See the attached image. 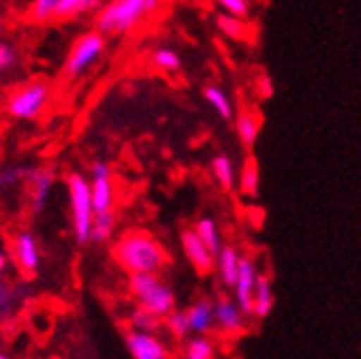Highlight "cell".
I'll use <instances>...</instances> for the list:
<instances>
[{
  "label": "cell",
  "instance_id": "cell-38",
  "mask_svg": "<svg viewBox=\"0 0 361 359\" xmlns=\"http://www.w3.org/2000/svg\"><path fill=\"white\" fill-rule=\"evenodd\" d=\"M0 359H9V357H7V355H5L3 351H0Z\"/></svg>",
  "mask_w": 361,
  "mask_h": 359
},
{
  "label": "cell",
  "instance_id": "cell-7",
  "mask_svg": "<svg viewBox=\"0 0 361 359\" xmlns=\"http://www.w3.org/2000/svg\"><path fill=\"white\" fill-rule=\"evenodd\" d=\"M125 344L133 355V359H172L170 348L155 334L131 329L125 336Z\"/></svg>",
  "mask_w": 361,
  "mask_h": 359
},
{
  "label": "cell",
  "instance_id": "cell-36",
  "mask_svg": "<svg viewBox=\"0 0 361 359\" xmlns=\"http://www.w3.org/2000/svg\"><path fill=\"white\" fill-rule=\"evenodd\" d=\"M5 267H7V256H5V252H0V274L5 272Z\"/></svg>",
  "mask_w": 361,
  "mask_h": 359
},
{
  "label": "cell",
  "instance_id": "cell-13",
  "mask_svg": "<svg viewBox=\"0 0 361 359\" xmlns=\"http://www.w3.org/2000/svg\"><path fill=\"white\" fill-rule=\"evenodd\" d=\"M188 317V325H190V334H207L213 329L215 325V317H213V301L211 299H198L196 303H192L185 310Z\"/></svg>",
  "mask_w": 361,
  "mask_h": 359
},
{
  "label": "cell",
  "instance_id": "cell-3",
  "mask_svg": "<svg viewBox=\"0 0 361 359\" xmlns=\"http://www.w3.org/2000/svg\"><path fill=\"white\" fill-rule=\"evenodd\" d=\"M129 291L138 305L159 314V317H166L176 305L174 291L166 282H161L157 274H131Z\"/></svg>",
  "mask_w": 361,
  "mask_h": 359
},
{
  "label": "cell",
  "instance_id": "cell-9",
  "mask_svg": "<svg viewBox=\"0 0 361 359\" xmlns=\"http://www.w3.org/2000/svg\"><path fill=\"white\" fill-rule=\"evenodd\" d=\"M213 317H215V325L224 331V334H241L245 329V314L241 312V308L237 305V301H233L226 295H217L213 301Z\"/></svg>",
  "mask_w": 361,
  "mask_h": 359
},
{
  "label": "cell",
  "instance_id": "cell-32",
  "mask_svg": "<svg viewBox=\"0 0 361 359\" xmlns=\"http://www.w3.org/2000/svg\"><path fill=\"white\" fill-rule=\"evenodd\" d=\"M215 3L226 11V13H231L235 18H245L247 11H250V5H247V0H215Z\"/></svg>",
  "mask_w": 361,
  "mask_h": 359
},
{
  "label": "cell",
  "instance_id": "cell-26",
  "mask_svg": "<svg viewBox=\"0 0 361 359\" xmlns=\"http://www.w3.org/2000/svg\"><path fill=\"white\" fill-rule=\"evenodd\" d=\"M164 325L168 327V331L174 336V338H188L190 336V325H188V317H185V312H180V310H172L168 312L166 317H164Z\"/></svg>",
  "mask_w": 361,
  "mask_h": 359
},
{
  "label": "cell",
  "instance_id": "cell-39",
  "mask_svg": "<svg viewBox=\"0 0 361 359\" xmlns=\"http://www.w3.org/2000/svg\"><path fill=\"white\" fill-rule=\"evenodd\" d=\"M0 30H3V20H0Z\"/></svg>",
  "mask_w": 361,
  "mask_h": 359
},
{
  "label": "cell",
  "instance_id": "cell-1",
  "mask_svg": "<svg viewBox=\"0 0 361 359\" xmlns=\"http://www.w3.org/2000/svg\"><path fill=\"white\" fill-rule=\"evenodd\" d=\"M114 258L129 274H159L168 264L164 245L142 231L123 235L114 245Z\"/></svg>",
  "mask_w": 361,
  "mask_h": 359
},
{
  "label": "cell",
  "instance_id": "cell-29",
  "mask_svg": "<svg viewBox=\"0 0 361 359\" xmlns=\"http://www.w3.org/2000/svg\"><path fill=\"white\" fill-rule=\"evenodd\" d=\"M32 170H35L32 166H13V168L3 170V172H0V190L20 183L22 178H28L32 174Z\"/></svg>",
  "mask_w": 361,
  "mask_h": 359
},
{
  "label": "cell",
  "instance_id": "cell-5",
  "mask_svg": "<svg viewBox=\"0 0 361 359\" xmlns=\"http://www.w3.org/2000/svg\"><path fill=\"white\" fill-rule=\"evenodd\" d=\"M106 52V35L99 30L82 35L65 61V75L67 78H80L84 75L90 67H93Z\"/></svg>",
  "mask_w": 361,
  "mask_h": 359
},
{
  "label": "cell",
  "instance_id": "cell-6",
  "mask_svg": "<svg viewBox=\"0 0 361 359\" xmlns=\"http://www.w3.org/2000/svg\"><path fill=\"white\" fill-rule=\"evenodd\" d=\"M50 102V84L45 82H30L24 84L20 91H16L7 104V110L16 118H37L43 114L45 106Z\"/></svg>",
  "mask_w": 361,
  "mask_h": 359
},
{
  "label": "cell",
  "instance_id": "cell-33",
  "mask_svg": "<svg viewBox=\"0 0 361 359\" xmlns=\"http://www.w3.org/2000/svg\"><path fill=\"white\" fill-rule=\"evenodd\" d=\"M18 63V52L9 43H0V71H5Z\"/></svg>",
  "mask_w": 361,
  "mask_h": 359
},
{
  "label": "cell",
  "instance_id": "cell-19",
  "mask_svg": "<svg viewBox=\"0 0 361 359\" xmlns=\"http://www.w3.org/2000/svg\"><path fill=\"white\" fill-rule=\"evenodd\" d=\"M211 172L215 176V181L219 183L221 190L226 192H231L237 183V174H235V166L231 162V157H226V155H217L213 157L211 162Z\"/></svg>",
  "mask_w": 361,
  "mask_h": 359
},
{
  "label": "cell",
  "instance_id": "cell-12",
  "mask_svg": "<svg viewBox=\"0 0 361 359\" xmlns=\"http://www.w3.org/2000/svg\"><path fill=\"white\" fill-rule=\"evenodd\" d=\"M32 183V211L41 213L50 200V192L54 188V168H35L28 176Z\"/></svg>",
  "mask_w": 361,
  "mask_h": 359
},
{
  "label": "cell",
  "instance_id": "cell-4",
  "mask_svg": "<svg viewBox=\"0 0 361 359\" xmlns=\"http://www.w3.org/2000/svg\"><path fill=\"white\" fill-rule=\"evenodd\" d=\"M69 202H71V217H73V233L80 243H86L90 237V224L95 217L93 198H90V183L78 172L69 174L67 178Z\"/></svg>",
  "mask_w": 361,
  "mask_h": 359
},
{
  "label": "cell",
  "instance_id": "cell-17",
  "mask_svg": "<svg viewBox=\"0 0 361 359\" xmlns=\"http://www.w3.org/2000/svg\"><path fill=\"white\" fill-rule=\"evenodd\" d=\"M129 325L135 331H147V334H155L164 327V317L159 314L142 308V305H135L129 314Z\"/></svg>",
  "mask_w": 361,
  "mask_h": 359
},
{
  "label": "cell",
  "instance_id": "cell-16",
  "mask_svg": "<svg viewBox=\"0 0 361 359\" xmlns=\"http://www.w3.org/2000/svg\"><path fill=\"white\" fill-rule=\"evenodd\" d=\"M90 198H93L95 213L112 209V202H114L112 178L110 176H93V183H90Z\"/></svg>",
  "mask_w": 361,
  "mask_h": 359
},
{
  "label": "cell",
  "instance_id": "cell-11",
  "mask_svg": "<svg viewBox=\"0 0 361 359\" xmlns=\"http://www.w3.org/2000/svg\"><path fill=\"white\" fill-rule=\"evenodd\" d=\"M13 256H16V262L24 274H28V276L35 274L39 269V262H41L37 239L26 231L18 233L16 241H13Z\"/></svg>",
  "mask_w": 361,
  "mask_h": 359
},
{
  "label": "cell",
  "instance_id": "cell-18",
  "mask_svg": "<svg viewBox=\"0 0 361 359\" xmlns=\"http://www.w3.org/2000/svg\"><path fill=\"white\" fill-rule=\"evenodd\" d=\"M260 127H262L260 116H256L254 112L243 110L239 114V118H237V136H239V140H241V145L245 149H252L254 147L258 133H260Z\"/></svg>",
  "mask_w": 361,
  "mask_h": 359
},
{
  "label": "cell",
  "instance_id": "cell-25",
  "mask_svg": "<svg viewBox=\"0 0 361 359\" xmlns=\"http://www.w3.org/2000/svg\"><path fill=\"white\" fill-rule=\"evenodd\" d=\"M102 0H59V7L54 11V18L65 20V18H75L82 13L93 11Z\"/></svg>",
  "mask_w": 361,
  "mask_h": 359
},
{
  "label": "cell",
  "instance_id": "cell-8",
  "mask_svg": "<svg viewBox=\"0 0 361 359\" xmlns=\"http://www.w3.org/2000/svg\"><path fill=\"white\" fill-rule=\"evenodd\" d=\"M256 264L250 256L239 258V272L235 278V295H237V305L245 317H252L254 312V288H256Z\"/></svg>",
  "mask_w": 361,
  "mask_h": 359
},
{
  "label": "cell",
  "instance_id": "cell-34",
  "mask_svg": "<svg viewBox=\"0 0 361 359\" xmlns=\"http://www.w3.org/2000/svg\"><path fill=\"white\" fill-rule=\"evenodd\" d=\"M256 93H258L262 99H267V97L274 95V82H271V78H269L267 73H260V78L256 80Z\"/></svg>",
  "mask_w": 361,
  "mask_h": 359
},
{
  "label": "cell",
  "instance_id": "cell-22",
  "mask_svg": "<svg viewBox=\"0 0 361 359\" xmlns=\"http://www.w3.org/2000/svg\"><path fill=\"white\" fill-rule=\"evenodd\" d=\"M260 190V170H258V164L254 157H247L245 166H243V172L239 176V194L241 196H256Z\"/></svg>",
  "mask_w": 361,
  "mask_h": 359
},
{
  "label": "cell",
  "instance_id": "cell-27",
  "mask_svg": "<svg viewBox=\"0 0 361 359\" xmlns=\"http://www.w3.org/2000/svg\"><path fill=\"white\" fill-rule=\"evenodd\" d=\"M151 61H153L155 67H159L164 71H176L180 67V59L172 48H157L151 54Z\"/></svg>",
  "mask_w": 361,
  "mask_h": 359
},
{
  "label": "cell",
  "instance_id": "cell-35",
  "mask_svg": "<svg viewBox=\"0 0 361 359\" xmlns=\"http://www.w3.org/2000/svg\"><path fill=\"white\" fill-rule=\"evenodd\" d=\"M90 174L93 176H110V166L106 162H95L90 166Z\"/></svg>",
  "mask_w": 361,
  "mask_h": 359
},
{
  "label": "cell",
  "instance_id": "cell-14",
  "mask_svg": "<svg viewBox=\"0 0 361 359\" xmlns=\"http://www.w3.org/2000/svg\"><path fill=\"white\" fill-rule=\"evenodd\" d=\"M276 305V297H274V286H271V278L258 274L256 276V288H254V312L252 317L256 319H267L271 310Z\"/></svg>",
  "mask_w": 361,
  "mask_h": 359
},
{
  "label": "cell",
  "instance_id": "cell-21",
  "mask_svg": "<svg viewBox=\"0 0 361 359\" xmlns=\"http://www.w3.org/2000/svg\"><path fill=\"white\" fill-rule=\"evenodd\" d=\"M180 357L183 359H215V344L211 338L207 336H196L185 340L183 351H180Z\"/></svg>",
  "mask_w": 361,
  "mask_h": 359
},
{
  "label": "cell",
  "instance_id": "cell-24",
  "mask_svg": "<svg viewBox=\"0 0 361 359\" xmlns=\"http://www.w3.org/2000/svg\"><path fill=\"white\" fill-rule=\"evenodd\" d=\"M196 235L200 237V241L213 252L217 254L221 250V237H219V229H217V224L211 219V217H202L196 221Z\"/></svg>",
  "mask_w": 361,
  "mask_h": 359
},
{
  "label": "cell",
  "instance_id": "cell-10",
  "mask_svg": "<svg viewBox=\"0 0 361 359\" xmlns=\"http://www.w3.org/2000/svg\"><path fill=\"white\" fill-rule=\"evenodd\" d=\"M180 243H183V252L188 256V260L192 262V267L198 274H209L213 264H215V254L200 241V237L196 235V231L188 229L180 235Z\"/></svg>",
  "mask_w": 361,
  "mask_h": 359
},
{
  "label": "cell",
  "instance_id": "cell-2",
  "mask_svg": "<svg viewBox=\"0 0 361 359\" xmlns=\"http://www.w3.org/2000/svg\"><path fill=\"white\" fill-rule=\"evenodd\" d=\"M149 13L147 0H110L97 13V30L102 35H123L138 26Z\"/></svg>",
  "mask_w": 361,
  "mask_h": 359
},
{
  "label": "cell",
  "instance_id": "cell-28",
  "mask_svg": "<svg viewBox=\"0 0 361 359\" xmlns=\"http://www.w3.org/2000/svg\"><path fill=\"white\" fill-rule=\"evenodd\" d=\"M217 26L219 30L226 35V37H231V39H243L245 35V24L241 18H235V16H219L217 18Z\"/></svg>",
  "mask_w": 361,
  "mask_h": 359
},
{
  "label": "cell",
  "instance_id": "cell-15",
  "mask_svg": "<svg viewBox=\"0 0 361 359\" xmlns=\"http://www.w3.org/2000/svg\"><path fill=\"white\" fill-rule=\"evenodd\" d=\"M215 264H217V272H219V280L226 286H233L237 272H239V258L241 254L233 248V245H221V250L215 254Z\"/></svg>",
  "mask_w": 361,
  "mask_h": 359
},
{
  "label": "cell",
  "instance_id": "cell-30",
  "mask_svg": "<svg viewBox=\"0 0 361 359\" xmlns=\"http://www.w3.org/2000/svg\"><path fill=\"white\" fill-rule=\"evenodd\" d=\"M16 305H18V293L7 284H0V321H7L13 314Z\"/></svg>",
  "mask_w": 361,
  "mask_h": 359
},
{
  "label": "cell",
  "instance_id": "cell-23",
  "mask_svg": "<svg viewBox=\"0 0 361 359\" xmlns=\"http://www.w3.org/2000/svg\"><path fill=\"white\" fill-rule=\"evenodd\" d=\"M204 99L209 102V106H213V110L221 116V118H226V121H231L233 118V102H231V97L226 95L219 86H204Z\"/></svg>",
  "mask_w": 361,
  "mask_h": 359
},
{
  "label": "cell",
  "instance_id": "cell-37",
  "mask_svg": "<svg viewBox=\"0 0 361 359\" xmlns=\"http://www.w3.org/2000/svg\"><path fill=\"white\" fill-rule=\"evenodd\" d=\"M159 3H161V0H147V5H149V11H151V9H155V7H157Z\"/></svg>",
  "mask_w": 361,
  "mask_h": 359
},
{
  "label": "cell",
  "instance_id": "cell-31",
  "mask_svg": "<svg viewBox=\"0 0 361 359\" xmlns=\"http://www.w3.org/2000/svg\"><path fill=\"white\" fill-rule=\"evenodd\" d=\"M59 7V0H35L32 3V16L39 22H45L54 18V11Z\"/></svg>",
  "mask_w": 361,
  "mask_h": 359
},
{
  "label": "cell",
  "instance_id": "cell-20",
  "mask_svg": "<svg viewBox=\"0 0 361 359\" xmlns=\"http://www.w3.org/2000/svg\"><path fill=\"white\" fill-rule=\"evenodd\" d=\"M114 226H116V217H114L112 209L95 213L93 224H90V237H88V241H93V243L108 241L112 231H114Z\"/></svg>",
  "mask_w": 361,
  "mask_h": 359
}]
</instances>
